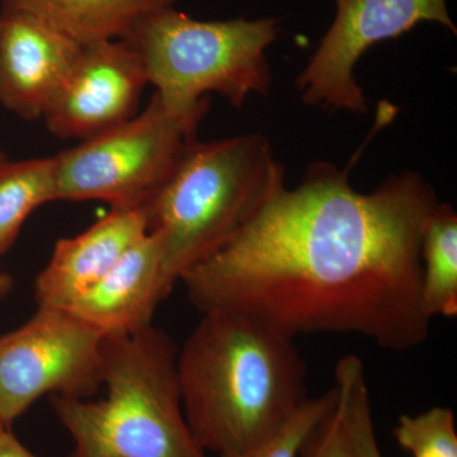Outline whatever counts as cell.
<instances>
[{
	"instance_id": "17",
	"label": "cell",
	"mask_w": 457,
	"mask_h": 457,
	"mask_svg": "<svg viewBox=\"0 0 457 457\" xmlns=\"http://www.w3.org/2000/svg\"><path fill=\"white\" fill-rule=\"evenodd\" d=\"M393 433L400 447L413 457H457L455 417L449 408L403 414Z\"/></svg>"
},
{
	"instance_id": "21",
	"label": "cell",
	"mask_w": 457,
	"mask_h": 457,
	"mask_svg": "<svg viewBox=\"0 0 457 457\" xmlns=\"http://www.w3.org/2000/svg\"><path fill=\"white\" fill-rule=\"evenodd\" d=\"M13 288V278L8 273L0 272V302L4 299Z\"/></svg>"
},
{
	"instance_id": "11",
	"label": "cell",
	"mask_w": 457,
	"mask_h": 457,
	"mask_svg": "<svg viewBox=\"0 0 457 457\" xmlns=\"http://www.w3.org/2000/svg\"><path fill=\"white\" fill-rule=\"evenodd\" d=\"M168 295L161 237L147 231L104 278L64 309L110 338L153 326L156 308Z\"/></svg>"
},
{
	"instance_id": "19",
	"label": "cell",
	"mask_w": 457,
	"mask_h": 457,
	"mask_svg": "<svg viewBox=\"0 0 457 457\" xmlns=\"http://www.w3.org/2000/svg\"><path fill=\"white\" fill-rule=\"evenodd\" d=\"M303 457H357L338 403L303 451Z\"/></svg>"
},
{
	"instance_id": "18",
	"label": "cell",
	"mask_w": 457,
	"mask_h": 457,
	"mask_svg": "<svg viewBox=\"0 0 457 457\" xmlns=\"http://www.w3.org/2000/svg\"><path fill=\"white\" fill-rule=\"evenodd\" d=\"M335 387L318 398L306 399L270 440L237 457H300L321 423L336 407Z\"/></svg>"
},
{
	"instance_id": "7",
	"label": "cell",
	"mask_w": 457,
	"mask_h": 457,
	"mask_svg": "<svg viewBox=\"0 0 457 457\" xmlns=\"http://www.w3.org/2000/svg\"><path fill=\"white\" fill-rule=\"evenodd\" d=\"M106 337L65 309L38 306L0 337V426L12 425L47 394L88 399L102 386Z\"/></svg>"
},
{
	"instance_id": "3",
	"label": "cell",
	"mask_w": 457,
	"mask_h": 457,
	"mask_svg": "<svg viewBox=\"0 0 457 457\" xmlns=\"http://www.w3.org/2000/svg\"><path fill=\"white\" fill-rule=\"evenodd\" d=\"M177 354L154 326L104 339L106 396L51 400L74 442L69 457H207L183 411Z\"/></svg>"
},
{
	"instance_id": "12",
	"label": "cell",
	"mask_w": 457,
	"mask_h": 457,
	"mask_svg": "<svg viewBox=\"0 0 457 457\" xmlns=\"http://www.w3.org/2000/svg\"><path fill=\"white\" fill-rule=\"evenodd\" d=\"M149 231L145 210L112 207L83 233L60 239L35 282L38 306L64 309L112 269Z\"/></svg>"
},
{
	"instance_id": "1",
	"label": "cell",
	"mask_w": 457,
	"mask_h": 457,
	"mask_svg": "<svg viewBox=\"0 0 457 457\" xmlns=\"http://www.w3.org/2000/svg\"><path fill=\"white\" fill-rule=\"evenodd\" d=\"M438 204L416 171L362 194L350 167L319 162L179 282L203 314L243 315L293 339L348 333L409 351L431 326L420 303V240Z\"/></svg>"
},
{
	"instance_id": "8",
	"label": "cell",
	"mask_w": 457,
	"mask_h": 457,
	"mask_svg": "<svg viewBox=\"0 0 457 457\" xmlns=\"http://www.w3.org/2000/svg\"><path fill=\"white\" fill-rule=\"evenodd\" d=\"M336 4L332 26L296 79L303 104L324 111L368 112L354 66L378 42L398 37L422 22L457 33L446 0H336Z\"/></svg>"
},
{
	"instance_id": "22",
	"label": "cell",
	"mask_w": 457,
	"mask_h": 457,
	"mask_svg": "<svg viewBox=\"0 0 457 457\" xmlns=\"http://www.w3.org/2000/svg\"><path fill=\"white\" fill-rule=\"evenodd\" d=\"M5 161H8L7 155H5L4 152H2V150H0V165L4 163Z\"/></svg>"
},
{
	"instance_id": "14",
	"label": "cell",
	"mask_w": 457,
	"mask_h": 457,
	"mask_svg": "<svg viewBox=\"0 0 457 457\" xmlns=\"http://www.w3.org/2000/svg\"><path fill=\"white\" fill-rule=\"evenodd\" d=\"M420 303L429 319L457 315V215L438 204L427 219L420 240Z\"/></svg>"
},
{
	"instance_id": "10",
	"label": "cell",
	"mask_w": 457,
	"mask_h": 457,
	"mask_svg": "<svg viewBox=\"0 0 457 457\" xmlns=\"http://www.w3.org/2000/svg\"><path fill=\"white\" fill-rule=\"evenodd\" d=\"M82 47L37 18L0 12V104L25 121L44 119Z\"/></svg>"
},
{
	"instance_id": "20",
	"label": "cell",
	"mask_w": 457,
	"mask_h": 457,
	"mask_svg": "<svg viewBox=\"0 0 457 457\" xmlns=\"http://www.w3.org/2000/svg\"><path fill=\"white\" fill-rule=\"evenodd\" d=\"M0 457H37L21 444L12 428L0 426Z\"/></svg>"
},
{
	"instance_id": "4",
	"label": "cell",
	"mask_w": 457,
	"mask_h": 457,
	"mask_svg": "<svg viewBox=\"0 0 457 457\" xmlns=\"http://www.w3.org/2000/svg\"><path fill=\"white\" fill-rule=\"evenodd\" d=\"M285 185V170L260 134L186 147L161 191L144 207L161 237L168 291L252 220Z\"/></svg>"
},
{
	"instance_id": "6",
	"label": "cell",
	"mask_w": 457,
	"mask_h": 457,
	"mask_svg": "<svg viewBox=\"0 0 457 457\" xmlns=\"http://www.w3.org/2000/svg\"><path fill=\"white\" fill-rule=\"evenodd\" d=\"M196 132L154 93L143 112L56 156V201L144 207L161 191Z\"/></svg>"
},
{
	"instance_id": "16",
	"label": "cell",
	"mask_w": 457,
	"mask_h": 457,
	"mask_svg": "<svg viewBox=\"0 0 457 457\" xmlns=\"http://www.w3.org/2000/svg\"><path fill=\"white\" fill-rule=\"evenodd\" d=\"M335 376L337 403L357 457H384L376 440L371 400L362 361L354 354L342 357L337 363Z\"/></svg>"
},
{
	"instance_id": "15",
	"label": "cell",
	"mask_w": 457,
	"mask_h": 457,
	"mask_svg": "<svg viewBox=\"0 0 457 457\" xmlns=\"http://www.w3.org/2000/svg\"><path fill=\"white\" fill-rule=\"evenodd\" d=\"M56 201L53 158L5 161L0 165V254L14 245L27 218Z\"/></svg>"
},
{
	"instance_id": "2",
	"label": "cell",
	"mask_w": 457,
	"mask_h": 457,
	"mask_svg": "<svg viewBox=\"0 0 457 457\" xmlns=\"http://www.w3.org/2000/svg\"><path fill=\"white\" fill-rule=\"evenodd\" d=\"M177 374L189 431L220 457L252 453L308 399L294 339L233 312L203 314L179 350Z\"/></svg>"
},
{
	"instance_id": "5",
	"label": "cell",
	"mask_w": 457,
	"mask_h": 457,
	"mask_svg": "<svg viewBox=\"0 0 457 457\" xmlns=\"http://www.w3.org/2000/svg\"><path fill=\"white\" fill-rule=\"evenodd\" d=\"M279 31L278 18L198 21L171 5L144 18L125 41L139 54L165 108L197 131L209 93L236 108L253 93H269L266 50Z\"/></svg>"
},
{
	"instance_id": "13",
	"label": "cell",
	"mask_w": 457,
	"mask_h": 457,
	"mask_svg": "<svg viewBox=\"0 0 457 457\" xmlns=\"http://www.w3.org/2000/svg\"><path fill=\"white\" fill-rule=\"evenodd\" d=\"M179 0H4L2 12L29 14L78 44L125 40L144 18Z\"/></svg>"
},
{
	"instance_id": "9",
	"label": "cell",
	"mask_w": 457,
	"mask_h": 457,
	"mask_svg": "<svg viewBox=\"0 0 457 457\" xmlns=\"http://www.w3.org/2000/svg\"><path fill=\"white\" fill-rule=\"evenodd\" d=\"M146 84L143 60L125 40L83 45L45 121L62 139H89L134 117Z\"/></svg>"
}]
</instances>
